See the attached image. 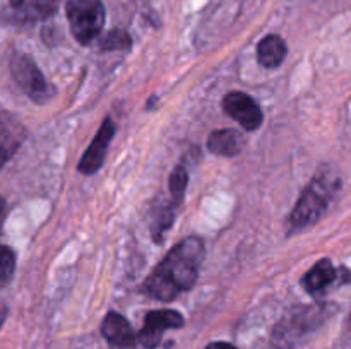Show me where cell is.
Here are the masks:
<instances>
[{"label":"cell","mask_w":351,"mask_h":349,"mask_svg":"<svg viewBox=\"0 0 351 349\" xmlns=\"http://www.w3.org/2000/svg\"><path fill=\"white\" fill-rule=\"evenodd\" d=\"M204 252L206 246L201 238H185L168 252L163 262L144 281L143 291L154 300H175L195 284Z\"/></svg>","instance_id":"6da1fadb"},{"label":"cell","mask_w":351,"mask_h":349,"mask_svg":"<svg viewBox=\"0 0 351 349\" xmlns=\"http://www.w3.org/2000/svg\"><path fill=\"white\" fill-rule=\"evenodd\" d=\"M339 187H341V180L336 171H332L329 166L317 171L311 183L304 188L297 205L288 218L290 233L302 231L317 222L329 207V202L338 194Z\"/></svg>","instance_id":"7a4b0ae2"},{"label":"cell","mask_w":351,"mask_h":349,"mask_svg":"<svg viewBox=\"0 0 351 349\" xmlns=\"http://www.w3.org/2000/svg\"><path fill=\"white\" fill-rule=\"evenodd\" d=\"M65 14L77 43L89 44L101 33L105 24V7L101 0H67Z\"/></svg>","instance_id":"3957f363"},{"label":"cell","mask_w":351,"mask_h":349,"mask_svg":"<svg viewBox=\"0 0 351 349\" xmlns=\"http://www.w3.org/2000/svg\"><path fill=\"white\" fill-rule=\"evenodd\" d=\"M10 72H12L14 79L19 84V88L29 96L31 101L43 105L53 94V89L48 84L47 79L43 77L41 70L34 60L27 55L16 53L10 58Z\"/></svg>","instance_id":"277c9868"},{"label":"cell","mask_w":351,"mask_h":349,"mask_svg":"<svg viewBox=\"0 0 351 349\" xmlns=\"http://www.w3.org/2000/svg\"><path fill=\"white\" fill-rule=\"evenodd\" d=\"M185 318L175 310H154L149 311L144 318V327L137 334V342L147 349H154L160 346L163 332L168 328H182Z\"/></svg>","instance_id":"5b68a950"},{"label":"cell","mask_w":351,"mask_h":349,"mask_svg":"<svg viewBox=\"0 0 351 349\" xmlns=\"http://www.w3.org/2000/svg\"><path fill=\"white\" fill-rule=\"evenodd\" d=\"M223 108L232 118H235L240 125L249 132H254L263 123V112L257 105L256 99L250 98L249 94L240 91L228 92L223 98Z\"/></svg>","instance_id":"8992f818"},{"label":"cell","mask_w":351,"mask_h":349,"mask_svg":"<svg viewBox=\"0 0 351 349\" xmlns=\"http://www.w3.org/2000/svg\"><path fill=\"white\" fill-rule=\"evenodd\" d=\"M113 133H115V125H113L112 120L105 118L98 133H96L86 153L82 154L81 161H79V171L81 173L93 174L101 168L106 153H108L110 142L113 139Z\"/></svg>","instance_id":"52a82bcc"},{"label":"cell","mask_w":351,"mask_h":349,"mask_svg":"<svg viewBox=\"0 0 351 349\" xmlns=\"http://www.w3.org/2000/svg\"><path fill=\"white\" fill-rule=\"evenodd\" d=\"M26 139V129L16 116L0 113V168L10 159Z\"/></svg>","instance_id":"ba28073f"},{"label":"cell","mask_w":351,"mask_h":349,"mask_svg":"<svg viewBox=\"0 0 351 349\" xmlns=\"http://www.w3.org/2000/svg\"><path fill=\"white\" fill-rule=\"evenodd\" d=\"M101 334L108 344L115 348L130 349L137 342V334H134L129 320L123 315L110 311L101 322Z\"/></svg>","instance_id":"9c48e42d"},{"label":"cell","mask_w":351,"mask_h":349,"mask_svg":"<svg viewBox=\"0 0 351 349\" xmlns=\"http://www.w3.org/2000/svg\"><path fill=\"white\" fill-rule=\"evenodd\" d=\"M339 277V270L332 266L329 259H321L317 263H314L311 270L304 276L302 283L304 287L311 294H321L322 291L328 289L331 284L336 283Z\"/></svg>","instance_id":"30bf717a"},{"label":"cell","mask_w":351,"mask_h":349,"mask_svg":"<svg viewBox=\"0 0 351 349\" xmlns=\"http://www.w3.org/2000/svg\"><path fill=\"white\" fill-rule=\"evenodd\" d=\"M208 147L213 154L237 156L243 149V137L233 129L215 130L208 139Z\"/></svg>","instance_id":"8fae6325"},{"label":"cell","mask_w":351,"mask_h":349,"mask_svg":"<svg viewBox=\"0 0 351 349\" xmlns=\"http://www.w3.org/2000/svg\"><path fill=\"white\" fill-rule=\"evenodd\" d=\"M285 58H287V43L278 34H269L257 44V60L263 67H280Z\"/></svg>","instance_id":"7c38bea8"},{"label":"cell","mask_w":351,"mask_h":349,"mask_svg":"<svg viewBox=\"0 0 351 349\" xmlns=\"http://www.w3.org/2000/svg\"><path fill=\"white\" fill-rule=\"evenodd\" d=\"M173 222V205L163 204L153 211V218H151V228H153V236L156 242H161L165 233Z\"/></svg>","instance_id":"4fadbf2b"},{"label":"cell","mask_w":351,"mask_h":349,"mask_svg":"<svg viewBox=\"0 0 351 349\" xmlns=\"http://www.w3.org/2000/svg\"><path fill=\"white\" fill-rule=\"evenodd\" d=\"M189 174L185 168L177 166L170 174V194L173 197V204H180L184 198L185 190H187Z\"/></svg>","instance_id":"5bb4252c"},{"label":"cell","mask_w":351,"mask_h":349,"mask_svg":"<svg viewBox=\"0 0 351 349\" xmlns=\"http://www.w3.org/2000/svg\"><path fill=\"white\" fill-rule=\"evenodd\" d=\"M16 269V253L12 248L0 245V284H7L14 276Z\"/></svg>","instance_id":"9a60e30c"},{"label":"cell","mask_w":351,"mask_h":349,"mask_svg":"<svg viewBox=\"0 0 351 349\" xmlns=\"http://www.w3.org/2000/svg\"><path fill=\"white\" fill-rule=\"evenodd\" d=\"M130 47V36L125 31L115 29L101 41L103 50H127Z\"/></svg>","instance_id":"2e32d148"},{"label":"cell","mask_w":351,"mask_h":349,"mask_svg":"<svg viewBox=\"0 0 351 349\" xmlns=\"http://www.w3.org/2000/svg\"><path fill=\"white\" fill-rule=\"evenodd\" d=\"M58 3H60V0H33L34 12L40 17H43V19H47V17L53 16L57 12Z\"/></svg>","instance_id":"e0dca14e"},{"label":"cell","mask_w":351,"mask_h":349,"mask_svg":"<svg viewBox=\"0 0 351 349\" xmlns=\"http://www.w3.org/2000/svg\"><path fill=\"white\" fill-rule=\"evenodd\" d=\"M206 349H237V348L233 344H230V342H211Z\"/></svg>","instance_id":"ac0fdd59"},{"label":"cell","mask_w":351,"mask_h":349,"mask_svg":"<svg viewBox=\"0 0 351 349\" xmlns=\"http://www.w3.org/2000/svg\"><path fill=\"white\" fill-rule=\"evenodd\" d=\"M5 317H7V307L3 303H0V327H2Z\"/></svg>","instance_id":"d6986e66"},{"label":"cell","mask_w":351,"mask_h":349,"mask_svg":"<svg viewBox=\"0 0 351 349\" xmlns=\"http://www.w3.org/2000/svg\"><path fill=\"white\" fill-rule=\"evenodd\" d=\"M3 214H5V201H3V197L0 195V222H2Z\"/></svg>","instance_id":"ffe728a7"},{"label":"cell","mask_w":351,"mask_h":349,"mask_svg":"<svg viewBox=\"0 0 351 349\" xmlns=\"http://www.w3.org/2000/svg\"><path fill=\"white\" fill-rule=\"evenodd\" d=\"M10 2V5H14V7H19V5H23V2L24 0H9Z\"/></svg>","instance_id":"44dd1931"},{"label":"cell","mask_w":351,"mask_h":349,"mask_svg":"<svg viewBox=\"0 0 351 349\" xmlns=\"http://www.w3.org/2000/svg\"><path fill=\"white\" fill-rule=\"evenodd\" d=\"M348 325H350V331H351V315H350V320H348Z\"/></svg>","instance_id":"7402d4cb"}]
</instances>
